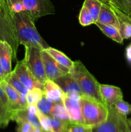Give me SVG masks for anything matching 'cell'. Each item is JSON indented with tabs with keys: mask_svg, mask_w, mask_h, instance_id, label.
Wrapping results in <instances>:
<instances>
[{
	"mask_svg": "<svg viewBox=\"0 0 131 132\" xmlns=\"http://www.w3.org/2000/svg\"><path fill=\"white\" fill-rule=\"evenodd\" d=\"M0 85L7 95L12 113L15 111L27 108L28 105L26 100V95L19 94L5 80L0 81Z\"/></svg>",
	"mask_w": 131,
	"mask_h": 132,
	"instance_id": "10",
	"label": "cell"
},
{
	"mask_svg": "<svg viewBox=\"0 0 131 132\" xmlns=\"http://www.w3.org/2000/svg\"><path fill=\"white\" fill-rule=\"evenodd\" d=\"M15 32L19 45L45 50L50 47L35 26V21L24 12L14 13Z\"/></svg>",
	"mask_w": 131,
	"mask_h": 132,
	"instance_id": "1",
	"label": "cell"
},
{
	"mask_svg": "<svg viewBox=\"0 0 131 132\" xmlns=\"http://www.w3.org/2000/svg\"><path fill=\"white\" fill-rule=\"evenodd\" d=\"M100 91L104 104L107 108L114 106V104L123 99V93L119 87L100 84Z\"/></svg>",
	"mask_w": 131,
	"mask_h": 132,
	"instance_id": "11",
	"label": "cell"
},
{
	"mask_svg": "<svg viewBox=\"0 0 131 132\" xmlns=\"http://www.w3.org/2000/svg\"><path fill=\"white\" fill-rule=\"evenodd\" d=\"M68 129L70 132H92V128L83 124H73L69 122Z\"/></svg>",
	"mask_w": 131,
	"mask_h": 132,
	"instance_id": "32",
	"label": "cell"
},
{
	"mask_svg": "<svg viewBox=\"0 0 131 132\" xmlns=\"http://www.w3.org/2000/svg\"><path fill=\"white\" fill-rule=\"evenodd\" d=\"M102 3L100 0H85L83 4L91 14L95 23L98 21Z\"/></svg>",
	"mask_w": 131,
	"mask_h": 132,
	"instance_id": "23",
	"label": "cell"
},
{
	"mask_svg": "<svg viewBox=\"0 0 131 132\" xmlns=\"http://www.w3.org/2000/svg\"><path fill=\"white\" fill-rule=\"evenodd\" d=\"M50 117H55L59 119L66 120V121H69L68 112L62 101L53 103Z\"/></svg>",
	"mask_w": 131,
	"mask_h": 132,
	"instance_id": "22",
	"label": "cell"
},
{
	"mask_svg": "<svg viewBox=\"0 0 131 132\" xmlns=\"http://www.w3.org/2000/svg\"><path fill=\"white\" fill-rule=\"evenodd\" d=\"M113 0H108V3H109L110 2V1H112Z\"/></svg>",
	"mask_w": 131,
	"mask_h": 132,
	"instance_id": "39",
	"label": "cell"
},
{
	"mask_svg": "<svg viewBox=\"0 0 131 132\" xmlns=\"http://www.w3.org/2000/svg\"><path fill=\"white\" fill-rule=\"evenodd\" d=\"M108 4L125 15L131 14V0H113Z\"/></svg>",
	"mask_w": 131,
	"mask_h": 132,
	"instance_id": "25",
	"label": "cell"
},
{
	"mask_svg": "<svg viewBox=\"0 0 131 132\" xmlns=\"http://www.w3.org/2000/svg\"><path fill=\"white\" fill-rule=\"evenodd\" d=\"M11 121H15L17 124L26 121L30 122L34 127L41 128L37 114L31 112L28 108L12 112Z\"/></svg>",
	"mask_w": 131,
	"mask_h": 132,
	"instance_id": "16",
	"label": "cell"
},
{
	"mask_svg": "<svg viewBox=\"0 0 131 132\" xmlns=\"http://www.w3.org/2000/svg\"><path fill=\"white\" fill-rule=\"evenodd\" d=\"M95 24L101 30V32L105 36H107L109 38L112 39L113 41H116V42L118 43H123V39L121 36L119 31L118 28H116L114 27H113V26L102 24V23H100L98 21H96Z\"/></svg>",
	"mask_w": 131,
	"mask_h": 132,
	"instance_id": "19",
	"label": "cell"
},
{
	"mask_svg": "<svg viewBox=\"0 0 131 132\" xmlns=\"http://www.w3.org/2000/svg\"><path fill=\"white\" fill-rule=\"evenodd\" d=\"M5 76L4 74L3 70L2 67H1V63H0V81H2V80H4L5 79Z\"/></svg>",
	"mask_w": 131,
	"mask_h": 132,
	"instance_id": "36",
	"label": "cell"
},
{
	"mask_svg": "<svg viewBox=\"0 0 131 132\" xmlns=\"http://www.w3.org/2000/svg\"><path fill=\"white\" fill-rule=\"evenodd\" d=\"M98 22L104 24L113 26L119 30L120 22L113 8L108 3H103L100 14L98 18Z\"/></svg>",
	"mask_w": 131,
	"mask_h": 132,
	"instance_id": "13",
	"label": "cell"
},
{
	"mask_svg": "<svg viewBox=\"0 0 131 132\" xmlns=\"http://www.w3.org/2000/svg\"><path fill=\"white\" fill-rule=\"evenodd\" d=\"M34 126L29 122H20L17 124V132H31L34 128Z\"/></svg>",
	"mask_w": 131,
	"mask_h": 132,
	"instance_id": "33",
	"label": "cell"
},
{
	"mask_svg": "<svg viewBox=\"0 0 131 132\" xmlns=\"http://www.w3.org/2000/svg\"><path fill=\"white\" fill-rule=\"evenodd\" d=\"M0 41H6L10 44L13 50V58L16 59L17 52L19 44L10 34L5 20L1 16V14H0Z\"/></svg>",
	"mask_w": 131,
	"mask_h": 132,
	"instance_id": "18",
	"label": "cell"
},
{
	"mask_svg": "<svg viewBox=\"0 0 131 132\" xmlns=\"http://www.w3.org/2000/svg\"><path fill=\"white\" fill-rule=\"evenodd\" d=\"M64 132H70V131H69V130H68V129H66V130H65V131H64Z\"/></svg>",
	"mask_w": 131,
	"mask_h": 132,
	"instance_id": "38",
	"label": "cell"
},
{
	"mask_svg": "<svg viewBox=\"0 0 131 132\" xmlns=\"http://www.w3.org/2000/svg\"><path fill=\"white\" fill-rule=\"evenodd\" d=\"M53 81L59 85L63 92L65 94L78 93L82 95L78 82H77L75 79L69 73V72L55 79Z\"/></svg>",
	"mask_w": 131,
	"mask_h": 132,
	"instance_id": "12",
	"label": "cell"
},
{
	"mask_svg": "<svg viewBox=\"0 0 131 132\" xmlns=\"http://www.w3.org/2000/svg\"><path fill=\"white\" fill-rule=\"evenodd\" d=\"M13 71L28 90H32L35 88H39L44 90V85L40 83L35 78L32 72L27 67L24 59L17 61L16 65Z\"/></svg>",
	"mask_w": 131,
	"mask_h": 132,
	"instance_id": "9",
	"label": "cell"
},
{
	"mask_svg": "<svg viewBox=\"0 0 131 132\" xmlns=\"http://www.w3.org/2000/svg\"><path fill=\"white\" fill-rule=\"evenodd\" d=\"M69 73L75 79L82 95L104 104L100 91V83L80 61H74Z\"/></svg>",
	"mask_w": 131,
	"mask_h": 132,
	"instance_id": "2",
	"label": "cell"
},
{
	"mask_svg": "<svg viewBox=\"0 0 131 132\" xmlns=\"http://www.w3.org/2000/svg\"><path fill=\"white\" fill-rule=\"evenodd\" d=\"M110 6L113 8V9L114 10V11L115 12L116 14V15L118 16V19H120V20H122V21H125L128 22L130 24H131V19H130V18H128V16H127L125 14H123L122 12H121L120 11H119V10H118V9H116V8L113 7V6Z\"/></svg>",
	"mask_w": 131,
	"mask_h": 132,
	"instance_id": "34",
	"label": "cell"
},
{
	"mask_svg": "<svg viewBox=\"0 0 131 132\" xmlns=\"http://www.w3.org/2000/svg\"><path fill=\"white\" fill-rule=\"evenodd\" d=\"M80 24L83 27L91 25L92 24H95V21L92 18V15L90 14L87 8L83 5L80 12L79 17H78Z\"/></svg>",
	"mask_w": 131,
	"mask_h": 132,
	"instance_id": "27",
	"label": "cell"
},
{
	"mask_svg": "<svg viewBox=\"0 0 131 132\" xmlns=\"http://www.w3.org/2000/svg\"><path fill=\"white\" fill-rule=\"evenodd\" d=\"M24 61L35 78L42 85H44L48 78L41 54V49L32 46H24Z\"/></svg>",
	"mask_w": 131,
	"mask_h": 132,
	"instance_id": "5",
	"label": "cell"
},
{
	"mask_svg": "<svg viewBox=\"0 0 131 132\" xmlns=\"http://www.w3.org/2000/svg\"><path fill=\"white\" fill-rule=\"evenodd\" d=\"M120 22L119 31L123 39L131 38V24L125 21L119 19Z\"/></svg>",
	"mask_w": 131,
	"mask_h": 132,
	"instance_id": "31",
	"label": "cell"
},
{
	"mask_svg": "<svg viewBox=\"0 0 131 132\" xmlns=\"http://www.w3.org/2000/svg\"><path fill=\"white\" fill-rule=\"evenodd\" d=\"M83 123L86 126L95 127L105 121L108 108L105 104L91 98L82 95L80 99Z\"/></svg>",
	"mask_w": 131,
	"mask_h": 132,
	"instance_id": "3",
	"label": "cell"
},
{
	"mask_svg": "<svg viewBox=\"0 0 131 132\" xmlns=\"http://www.w3.org/2000/svg\"><path fill=\"white\" fill-rule=\"evenodd\" d=\"M22 6V12L29 15L33 20L55 13V9L50 0H17Z\"/></svg>",
	"mask_w": 131,
	"mask_h": 132,
	"instance_id": "6",
	"label": "cell"
},
{
	"mask_svg": "<svg viewBox=\"0 0 131 132\" xmlns=\"http://www.w3.org/2000/svg\"><path fill=\"white\" fill-rule=\"evenodd\" d=\"M53 103L46 97L44 94L37 104V108L40 112L46 116H51V112Z\"/></svg>",
	"mask_w": 131,
	"mask_h": 132,
	"instance_id": "24",
	"label": "cell"
},
{
	"mask_svg": "<svg viewBox=\"0 0 131 132\" xmlns=\"http://www.w3.org/2000/svg\"><path fill=\"white\" fill-rule=\"evenodd\" d=\"M63 91L53 81L48 80L44 85V94L53 103L62 101Z\"/></svg>",
	"mask_w": 131,
	"mask_h": 132,
	"instance_id": "17",
	"label": "cell"
},
{
	"mask_svg": "<svg viewBox=\"0 0 131 132\" xmlns=\"http://www.w3.org/2000/svg\"><path fill=\"white\" fill-rule=\"evenodd\" d=\"M127 16H128V18H130V19H131V14H128V15H127Z\"/></svg>",
	"mask_w": 131,
	"mask_h": 132,
	"instance_id": "37",
	"label": "cell"
},
{
	"mask_svg": "<svg viewBox=\"0 0 131 132\" xmlns=\"http://www.w3.org/2000/svg\"><path fill=\"white\" fill-rule=\"evenodd\" d=\"M108 108L107 117L92 128V132H131V121L119 113L114 107Z\"/></svg>",
	"mask_w": 131,
	"mask_h": 132,
	"instance_id": "4",
	"label": "cell"
},
{
	"mask_svg": "<svg viewBox=\"0 0 131 132\" xmlns=\"http://www.w3.org/2000/svg\"><path fill=\"white\" fill-rule=\"evenodd\" d=\"M41 57L48 79L54 81L55 79L68 73L69 70L59 64L46 50H41Z\"/></svg>",
	"mask_w": 131,
	"mask_h": 132,
	"instance_id": "8",
	"label": "cell"
},
{
	"mask_svg": "<svg viewBox=\"0 0 131 132\" xmlns=\"http://www.w3.org/2000/svg\"><path fill=\"white\" fill-rule=\"evenodd\" d=\"M13 57V50L10 44L6 41H0V63L5 76L12 72V59Z\"/></svg>",
	"mask_w": 131,
	"mask_h": 132,
	"instance_id": "14",
	"label": "cell"
},
{
	"mask_svg": "<svg viewBox=\"0 0 131 132\" xmlns=\"http://www.w3.org/2000/svg\"><path fill=\"white\" fill-rule=\"evenodd\" d=\"M51 56L53 57L55 61L58 62L60 64H61L63 67H66L68 70H70L73 67L74 61L71 60L66 54L60 52V50H58L53 48L49 47L47 49H45Z\"/></svg>",
	"mask_w": 131,
	"mask_h": 132,
	"instance_id": "20",
	"label": "cell"
},
{
	"mask_svg": "<svg viewBox=\"0 0 131 132\" xmlns=\"http://www.w3.org/2000/svg\"><path fill=\"white\" fill-rule=\"evenodd\" d=\"M53 132H64L68 128L69 121L59 119L55 117H50Z\"/></svg>",
	"mask_w": 131,
	"mask_h": 132,
	"instance_id": "28",
	"label": "cell"
},
{
	"mask_svg": "<svg viewBox=\"0 0 131 132\" xmlns=\"http://www.w3.org/2000/svg\"><path fill=\"white\" fill-rule=\"evenodd\" d=\"M4 80L21 95H26L29 91L28 89L22 83V82L15 75L14 71L5 76Z\"/></svg>",
	"mask_w": 131,
	"mask_h": 132,
	"instance_id": "21",
	"label": "cell"
},
{
	"mask_svg": "<svg viewBox=\"0 0 131 132\" xmlns=\"http://www.w3.org/2000/svg\"><path fill=\"white\" fill-rule=\"evenodd\" d=\"M81 96L78 93H63L62 101L66 107L69 117V122L73 124H83L80 99Z\"/></svg>",
	"mask_w": 131,
	"mask_h": 132,
	"instance_id": "7",
	"label": "cell"
},
{
	"mask_svg": "<svg viewBox=\"0 0 131 132\" xmlns=\"http://www.w3.org/2000/svg\"><path fill=\"white\" fill-rule=\"evenodd\" d=\"M126 57L128 62L131 63V44H130L126 48Z\"/></svg>",
	"mask_w": 131,
	"mask_h": 132,
	"instance_id": "35",
	"label": "cell"
},
{
	"mask_svg": "<svg viewBox=\"0 0 131 132\" xmlns=\"http://www.w3.org/2000/svg\"><path fill=\"white\" fill-rule=\"evenodd\" d=\"M43 95L44 90L39 88H35L32 90H29L26 95V100L28 103V105L37 106V103Z\"/></svg>",
	"mask_w": 131,
	"mask_h": 132,
	"instance_id": "26",
	"label": "cell"
},
{
	"mask_svg": "<svg viewBox=\"0 0 131 132\" xmlns=\"http://www.w3.org/2000/svg\"><path fill=\"white\" fill-rule=\"evenodd\" d=\"M41 128L46 132H53L50 117L43 114L38 110L37 113Z\"/></svg>",
	"mask_w": 131,
	"mask_h": 132,
	"instance_id": "29",
	"label": "cell"
},
{
	"mask_svg": "<svg viewBox=\"0 0 131 132\" xmlns=\"http://www.w3.org/2000/svg\"><path fill=\"white\" fill-rule=\"evenodd\" d=\"M114 108L121 114L123 116H128L131 114V105L123 99H120L114 104Z\"/></svg>",
	"mask_w": 131,
	"mask_h": 132,
	"instance_id": "30",
	"label": "cell"
},
{
	"mask_svg": "<svg viewBox=\"0 0 131 132\" xmlns=\"http://www.w3.org/2000/svg\"><path fill=\"white\" fill-rule=\"evenodd\" d=\"M12 111L6 93L0 85V127L5 128L11 121Z\"/></svg>",
	"mask_w": 131,
	"mask_h": 132,
	"instance_id": "15",
	"label": "cell"
}]
</instances>
